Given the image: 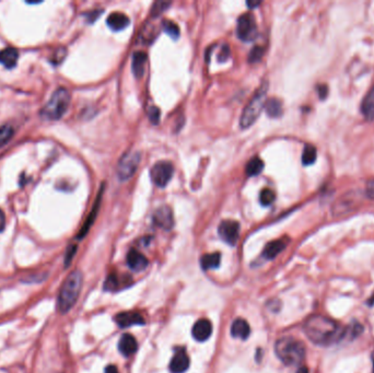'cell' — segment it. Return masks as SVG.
Here are the masks:
<instances>
[{"label": "cell", "mask_w": 374, "mask_h": 373, "mask_svg": "<svg viewBox=\"0 0 374 373\" xmlns=\"http://www.w3.org/2000/svg\"><path fill=\"white\" fill-rule=\"evenodd\" d=\"M174 174L173 164L169 161H159L157 162L152 169L150 170L151 180L158 186V188H165L172 180Z\"/></svg>", "instance_id": "cell-8"}, {"label": "cell", "mask_w": 374, "mask_h": 373, "mask_svg": "<svg viewBox=\"0 0 374 373\" xmlns=\"http://www.w3.org/2000/svg\"><path fill=\"white\" fill-rule=\"evenodd\" d=\"M288 243H289V239L287 238H282L269 242L263 251V257L269 261L274 260V258H276L287 247Z\"/></svg>", "instance_id": "cell-15"}, {"label": "cell", "mask_w": 374, "mask_h": 373, "mask_svg": "<svg viewBox=\"0 0 374 373\" xmlns=\"http://www.w3.org/2000/svg\"><path fill=\"white\" fill-rule=\"evenodd\" d=\"M114 320L116 322V324L121 328H127L133 325L145 324V320L141 317V314L135 311L118 313L116 317L114 318Z\"/></svg>", "instance_id": "cell-12"}, {"label": "cell", "mask_w": 374, "mask_h": 373, "mask_svg": "<svg viewBox=\"0 0 374 373\" xmlns=\"http://www.w3.org/2000/svg\"><path fill=\"white\" fill-rule=\"evenodd\" d=\"M103 191H104V185H102V188H101V190L99 191L98 197H97V199H96L95 204H93L92 210H91V212L89 213V216H88L87 220H85L84 225L82 226L80 232H79V233H78V235H77V238H78L79 240L83 239L84 236L88 234V232H89V230H90V228L92 227V225H93V224H95V221H96L97 216H98V212H99V210H100L101 200H102V196H103Z\"/></svg>", "instance_id": "cell-11"}, {"label": "cell", "mask_w": 374, "mask_h": 373, "mask_svg": "<svg viewBox=\"0 0 374 373\" xmlns=\"http://www.w3.org/2000/svg\"><path fill=\"white\" fill-rule=\"evenodd\" d=\"M18 58L19 52L14 47H7L0 51V64H3L6 68L12 69L16 67Z\"/></svg>", "instance_id": "cell-20"}, {"label": "cell", "mask_w": 374, "mask_h": 373, "mask_svg": "<svg viewBox=\"0 0 374 373\" xmlns=\"http://www.w3.org/2000/svg\"><path fill=\"white\" fill-rule=\"evenodd\" d=\"M264 47L262 46H254L253 48L251 49L250 55H248V61L250 63H257L262 59V57L264 56Z\"/></svg>", "instance_id": "cell-31"}, {"label": "cell", "mask_w": 374, "mask_h": 373, "mask_svg": "<svg viewBox=\"0 0 374 373\" xmlns=\"http://www.w3.org/2000/svg\"><path fill=\"white\" fill-rule=\"evenodd\" d=\"M106 23L113 31H121L129 25L131 20L123 12H112L106 20Z\"/></svg>", "instance_id": "cell-19"}, {"label": "cell", "mask_w": 374, "mask_h": 373, "mask_svg": "<svg viewBox=\"0 0 374 373\" xmlns=\"http://www.w3.org/2000/svg\"><path fill=\"white\" fill-rule=\"evenodd\" d=\"M275 353L286 365H297L304 360L306 350L304 344L301 340L287 336L276 341Z\"/></svg>", "instance_id": "cell-3"}, {"label": "cell", "mask_w": 374, "mask_h": 373, "mask_svg": "<svg viewBox=\"0 0 374 373\" xmlns=\"http://www.w3.org/2000/svg\"><path fill=\"white\" fill-rule=\"evenodd\" d=\"M169 368L172 373H184L190 368V357L186 354L185 349L179 348L176 350L171 359Z\"/></svg>", "instance_id": "cell-13"}, {"label": "cell", "mask_w": 374, "mask_h": 373, "mask_svg": "<svg viewBox=\"0 0 374 373\" xmlns=\"http://www.w3.org/2000/svg\"><path fill=\"white\" fill-rule=\"evenodd\" d=\"M316 157H318V151L316 148L312 145H306L302 152V163L303 166H311L316 161Z\"/></svg>", "instance_id": "cell-26"}, {"label": "cell", "mask_w": 374, "mask_h": 373, "mask_svg": "<svg viewBox=\"0 0 374 373\" xmlns=\"http://www.w3.org/2000/svg\"><path fill=\"white\" fill-rule=\"evenodd\" d=\"M221 255L219 252L206 254L200 258V266L204 270H209L213 268H218L220 266Z\"/></svg>", "instance_id": "cell-24"}, {"label": "cell", "mask_w": 374, "mask_h": 373, "mask_svg": "<svg viewBox=\"0 0 374 373\" xmlns=\"http://www.w3.org/2000/svg\"><path fill=\"white\" fill-rule=\"evenodd\" d=\"M263 170H264V162L261 158H258V157L252 158V159L247 162L246 168H245L246 175L251 177L260 175L263 172Z\"/></svg>", "instance_id": "cell-25"}, {"label": "cell", "mask_w": 374, "mask_h": 373, "mask_svg": "<svg viewBox=\"0 0 374 373\" xmlns=\"http://www.w3.org/2000/svg\"><path fill=\"white\" fill-rule=\"evenodd\" d=\"M276 195L272 190L264 189L260 194V202L263 206H269L275 202Z\"/></svg>", "instance_id": "cell-30"}, {"label": "cell", "mask_w": 374, "mask_h": 373, "mask_svg": "<svg viewBox=\"0 0 374 373\" xmlns=\"http://www.w3.org/2000/svg\"><path fill=\"white\" fill-rule=\"evenodd\" d=\"M141 160V154L139 151H127L120 158V160L117 163L116 173L120 181H128L135 175L136 172L138 170L139 163Z\"/></svg>", "instance_id": "cell-6"}, {"label": "cell", "mask_w": 374, "mask_h": 373, "mask_svg": "<svg viewBox=\"0 0 374 373\" xmlns=\"http://www.w3.org/2000/svg\"><path fill=\"white\" fill-rule=\"evenodd\" d=\"M77 252V245H70L68 248H67V252H66V256H65V266H69L71 261H73V258L75 256Z\"/></svg>", "instance_id": "cell-34"}, {"label": "cell", "mask_w": 374, "mask_h": 373, "mask_svg": "<svg viewBox=\"0 0 374 373\" xmlns=\"http://www.w3.org/2000/svg\"><path fill=\"white\" fill-rule=\"evenodd\" d=\"M350 331L352 333V337L355 338V337H358L363 332V326L361 324H359V323H355V324L350 327Z\"/></svg>", "instance_id": "cell-37"}, {"label": "cell", "mask_w": 374, "mask_h": 373, "mask_svg": "<svg viewBox=\"0 0 374 373\" xmlns=\"http://www.w3.org/2000/svg\"><path fill=\"white\" fill-rule=\"evenodd\" d=\"M5 227H6V216L4 211L0 209V232L4 231Z\"/></svg>", "instance_id": "cell-40"}, {"label": "cell", "mask_w": 374, "mask_h": 373, "mask_svg": "<svg viewBox=\"0 0 374 373\" xmlns=\"http://www.w3.org/2000/svg\"><path fill=\"white\" fill-rule=\"evenodd\" d=\"M230 57V48L228 45H225L224 47L221 48V51L218 55V60L221 63H225Z\"/></svg>", "instance_id": "cell-36"}, {"label": "cell", "mask_w": 374, "mask_h": 373, "mask_svg": "<svg viewBox=\"0 0 374 373\" xmlns=\"http://www.w3.org/2000/svg\"><path fill=\"white\" fill-rule=\"evenodd\" d=\"M264 110L267 113V115L272 118H277L283 115V103L277 98L268 99L265 103Z\"/></svg>", "instance_id": "cell-23"}, {"label": "cell", "mask_w": 374, "mask_h": 373, "mask_svg": "<svg viewBox=\"0 0 374 373\" xmlns=\"http://www.w3.org/2000/svg\"><path fill=\"white\" fill-rule=\"evenodd\" d=\"M318 91H319V97H320L321 100L326 99V97L328 95V88H327L326 84H324V85H319Z\"/></svg>", "instance_id": "cell-39"}, {"label": "cell", "mask_w": 374, "mask_h": 373, "mask_svg": "<svg viewBox=\"0 0 374 373\" xmlns=\"http://www.w3.org/2000/svg\"><path fill=\"white\" fill-rule=\"evenodd\" d=\"M236 35L243 42H252L257 37V23L254 14L243 13L237 19Z\"/></svg>", "instance_id": "cell-7"}, {"label": "cell", "mask_w": 374, "mask_h": 373, "mask_svg": "<svg viewBox=\"0 0 374 373\" xmlns=\"http://www.w3.org/2000/svg\"><path fill=\"white\" fill-rule=\"evenodd\" d=\"M212 334V324L209 320L200 319L193 326L192 335L197 341L207 340Z\"/></svg>", "instance_id": "cell-14"}, {"label": "cell", "mask_w": 374, "mask_h": 373, "mask_svg": "<svg viewBox=\"0 0 374 373\" xmlns=\"http://www.w3.org/2000/svg\"><path fill=\"white\" fill-rule=\"evenodd\" d=\"M303 331L308 339L322 347H328L339 343L347 333L337 322L324 315H313L308 318L304 323Z\"/></svg>", "instance_id": "cell-1"}, {"label": "cell", "mask_w": 374, "mask_h": 373, "mask_svg": "<svg viewBox=\"0 0 374 373\" xmlns=\"http://www.w3.org/2000/svg\"><path fill=\"white\" fill-rule=\"evenodd\" d=\"M366 195L371 199H374V178L366 183Z\"/></svg>", "instance_id": "cell-38"}, {"label": "cell", "mask_w": 374, "mask_h": 373, "mask_svg": "<svg viewBox=\"0 0 374 373\" xmlns=\"http://www.w3.org/2000/svg\"><path fill=\"white\" fill-rule=\"evenodd\" d=\"M104 373H119V372H118V369L115 367V365L111 364V365H107V367L105 368Z\"/></svg>", "instance_id": "cell-41"}, {"label": "cell", "mask_w": 374, "mask_h": 373, "mask_svg": "<svg viewBox=\"0 0 374 373\" xmlns=\"http://www.w3.org/2000/svg\"><path fill=\"white\" fill-rule=\"evenodd\" d=\"M160 116H161V112L159 110V107L151 106L149 109V111H148V117H149L151 123H152L153 125L159 124Z\"/></svg>", "instance_id": "cell-33"}, {"label": "cell", "mask_w": 374, "mask_h": 373, "mask_svg": "<svg viewBox=\"0 0 374 373\" xmlns=\"http://www.w3.org/2000/svg\"><path fill=\"white\" fill-rule=\"evenodd\" d=\"M126 261L128 267L135 271H141L143 269H146L149 264L147 257L140 252H138L137 250L129 251Z\"/></svg>", "instance_id": "cell-16"}, {"label": "cell", "mask_w": 374, "mask_h": 373, "mask_svg": "<svg viewBox=\"0 0 374 373\" xmlns=\"http://www.w3.org/2000/svg\"><path fill=\"white\" fill-rule=\"evenodd\" d=\"M163 31L167 33L172 39H178L179 38V27L178 25L171 20H164L162 22Z\"/></svg>", "instance_id": "cell-29"}, {"label": "cell", "mask_w": 374, "mask_h": 373, "mask_svg": "<svg viewBox=\"0 0 374 373\" xmlns=\"http://www.w3.org/2000/svg\"><path fill=\"white\" fill-rule=\"evenodd\" d=\"M66 55H67L66 49L63 48V47H60V48L58 49V51L55 52V54H54V58H53L52 60H53V63H54V64H59V63H61V60L65 58V57H66Z\"/></svg>", "instance_id": "cell-35"}, {"label": "cell", "mask_w": 374, "mask_h": 373, "mask_svg": "<svg viewBox=\"0 0 374 373\" xmlns=\"http://www.w3.org/2000/svg\"><path fill=\"white\" fill-rule=\"evenodd\" d=\"M251 334V328L248 323L243 319H236L231 325V335L234 338H240L245 340Z\"/></svg>", "instance_id": "cell-21"}, {"label": "cell", "mask_w": 374, "mask_h": 373, "mask_svg": "<svg viewBox=\"0 0 374 373\" xmlns=\"http://www.w3.org/2000/svg\"><path fill=\"white\" fill-rule=\"evenodd\" d=\"M368 304H369V305H371V306H372V305H374V295H373V296L368 300Z\"/></svg>", "instance_id": "cell-44"}, {"label": "cell", "mask_w": 374, "mask_h": 373, "mask_svg": "<svg viewBox=\"0 0 374 373\" xmlns=\"http://www.w3.org/2000/svg\"><path fill=\"white\" fill-rule=\"evenodd\" d=\"M218 234L229 245H235L240 236V224L235 220H224L218 227Z\"/></svg>", "instance_id": "cell-9"}, {"label": "cell", "mask_w": 374, "mask_h": 373, "mask_svg": "<svg viewBox=\"0 0 374 373\" xmlns=\"http://www.w3.org/2000/svg\"><path fill=\"white\" fill-rule=\"evenodd\" d=\"M14 135V129L11 125L6 124L0 126V148L8 143Z\"/></svg>", "instance_id": "cell-28"}, {"label": "cell", "mask_w": 374, "mask_h": 373, "mask_svg": "<svg viewBox=\"0 0 374 373\" xmlns=\"http://www.w3.org/2000/svg\"><path fill=\"white\" fill-rule=\"evenodd\" d=\"M152 220L157 227L163 229V230L169 231L174 227L173 211L169 206H161L157 208V210L153 212Z\"/></svg>", "instance_id": "cell-10"}, {"label": "cell", "mask_w": 374, "mask_h": 373, "mask_svg": "<svg viewBox=\"0 0 374 373\" xmlns=\"http://www.w3.org/2000/svg\"><path fill=\"white\" fill-rule=\"evenodd\" d=\"M127 283H124L120 281V278L117 275H110L106 278L104 283V289L107 291H116L120 289V286H125Z\"/></svg>", "instance_id": "cell-27"}, {"label": "cell", "mask_w": 374, "mask_h": 373, "mask_svg": "<svg viewBox=\"0 0 374 373\" xmlns=\"http://www.w3.org/2000/svg\"><path fill=\"white\" fill-rule=\"evenodd\" d=\"M170 6H171V3L169 2H157L153 4L152 8H151V14H152L153 17L159 16L160 13L167 10Z\"/></svg>", "instance_id": "cell-32"}, {"label": "cell", "mask_w": 374, "mask_h": 373, "mask_svg": "<svg viewBox=\"0 0 374 373\" xmlns=\"http://www.w3.org/2000/svg\"><path fill=\"white\" fill-rule=\"evenodd\" d=\"M361 112L363 116L368 120L374 119V85L366 93L361 103Z\"/></svg>", "instance_id": "cell-22"}, {"label": "cell", "mask_w": 374, "mask_h": 373, "mask_svg": "<svg viewBox=\"0 0 374 373\" xmlns=\"http://www.w3.org/2000/svg\"><path fill=\"white\" fill-rule=\"evenodd\" d=\"M137 348H138L137 340H136V338L132 334H124L120 337V339L118 341V349L121 355L125 357L132 356L137 351Z\"/></svg>", "instance_id": "cell-18"}, {"label": "cell", "mask_w": 374, "mask_h": 373, "mask_svg": "<svg viewBox=\"0 0 374 373\" xmlns=\"http://www.w3.org/2000/svg\"><path fill=\"white\" fill-rule=\"evenodd\" d=\"M147 61H148V55L145 52L138 51L133 54L132 69L134 76L137 79H141L143 75H145Z\"/></svg>", "instance_id": "cell-17"}, {"label": "cell", "mask_w": 374, "mask_h": 373, "mask_svg": "<svg viewBox=\"0 0 374 373\" xmlns=\"http://www.w3.org/2000/svg\"><path fill=\"white\" fill-rule=\"evenodd\" d=\"M260 4H261L260 2H247V3H246V5L250 7L251 9L253 8V7H257V6L260 5Z\"/></svg>", "instance_id": "cell-42"}, {"label": "cell", "mask_w": 374, "mask_h": 373, "mask_svg": "<svg viewBox=\"0 0 374 373\" xmlns=\"http://www.w3.org/2000/svg\"><path fill=\"white\" fill-rule=\"evenodd\" d=\"M297 373H308V369L306 367H301V368H299Z\"/></svg>", "instance_id": "cell-43"}, {"label": "cell", "mask_w": 374, "mask_h": 373, "mask_svg": "<svg viewBox=\"0 0 374 373\" xmlns=\"http://www.w3.org/2000/svg\"><path fill=\"white\" fill-rule=\"evenodd\" d=\"M267 91L268 82L264 81L255 91L246 106L244 107L242 116L240 118V126L243 129L251 127L255 123L256 119L260 117L261 113L265 107V103L267 101V98H266L267 97Z\"/></svg>", "instance_id": "cell-4"}, {"label": "cell", "mask_w": 374, "mask_h": 373, "mask_svg": "<svg viewBox=\"0 0 374 373\" xmlns=\"http://www.w3.org/2000/svg\"><path fill=\"white\" fill-rule=\"evenodd\" d=\"M82 272L80 270H74L64 282L57 299V310L59 313H67L75 305L82 288Z\"/></svg>", "instance_id": "cell-2"}, {"label": "cell", "mask_w": 374, "mask_h": 373, "mask_svg": "<svg viewBox=\"0 0 374 373\" xmlns=\"http://www.w3.org/2000/svg\"><path fill=\"white\" fill-rule=\"evenodd\" d=\"M70 99V93L67 89L58 88L53 93L45 106L42 109L41 115L49 120H57L61 118L64 114L68 110Z\"/></svg>", "instance_id": "cell-5"}]
</instances>
